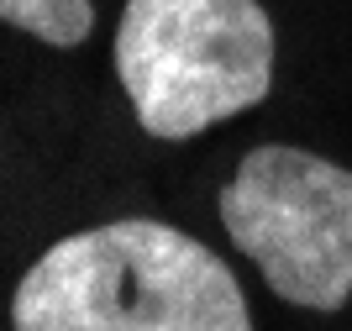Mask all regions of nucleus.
Instances as JSON below:
<instances>
[{"instance_id":"20e7f679","label":"nucleus","mask_w":352,"mask_h":331,"mask_svg":"<svg viewBox=\"0 0 352 331\" xmlns=\"http://www.w3.org/2000/svg\"><path fill=\"white\" fill-rule=\"evenodd\" d=\"M0 21L47 47H79L95 27L89 0H0Z\"/></svg>"},{"instance_id":"f257e3e1","label":"nucleus","mask_w":352,"mask_h":331,"mask_svg":"<svg viewBox=\"0 0 352 331\" xmlns=\"http://www.w3.org/2000/svg\"><path fill=\"white\" fill-rule=\"evenodd\" d=\"M11 331H252V316L200 237L121 216L58 237L16 279Z\"/></svg>"},{"instance_id":"7ed1b4c3","label":"nucleus","mask_w":352,"mask_h":331,"mask_svg":"<svg viewBox=\"0 0 352 331\" xmlns=\"http://www.w3.org/2000/svg\"><path fill=\"white\" fill-rule=\"evenodd\" d=\"M221 226L284 305L331 316L352 300V169L289 142L252 147L221 189Z\"/></svg>"},{"instance_id":"f03ea898","label":"nucleus","mask_w":352,"mask_h":331,"mask_svg":"<svg viewBox=\"0 0 352 331\" xmlns=\"http://www.w3.org/2000/svg\"><path fill=\"white\" fill-rule=\"evenodd\" d=\"M116 79L147 137L190 142L268 100L274 21L258 0H126Z\"/></svg>"}]
</instances>
